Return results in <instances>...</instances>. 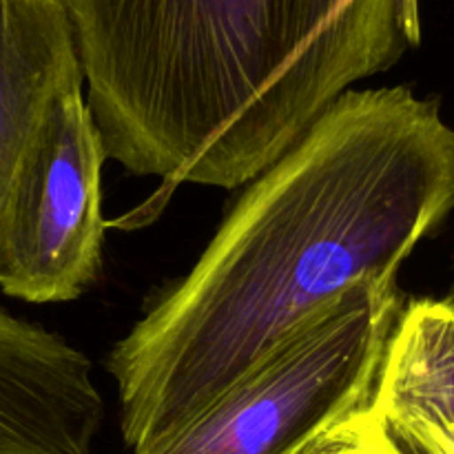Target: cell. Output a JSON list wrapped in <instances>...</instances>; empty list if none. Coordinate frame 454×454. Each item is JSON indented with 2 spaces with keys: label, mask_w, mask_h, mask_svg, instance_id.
I'll return each instance as SVG.
<instances>
[{
  "label": "cell",
  "mask_w": 454,
  "mask_h": 454,
  "mask_svg": "<svg viewBox=\"0 0 454 454\" xmlns=\"http://www.w3.org/2000/svg\"><path fill=\"white\" fill-rule=\"evenodd\" d=\"M403 306L397 279L357 284L195 419L133 454H293L371 406Z\"/></svg>",
  "instance_id": "cell-3"
},
{
  "label": "cell",
  "mask_w": 454,
  "mask_h": 454,
  "mask_svg": "<svg viewBox=\"0 0 454 454\" xmlns=\"http://www.w3.org/2000/svg\"><path fill=\"white\" fill-rule=\"evenodd\" d=\"M106 151L82 89L58 98L0 224V291L31 304L82 295L102 270Z\"/></svg>",
  "instance_id": "cell-4"
},
{
  "label": "cell",
  "mask_w": 454,
  "mask_h": 454,
  "mask_svg": "<svg viewBox=\"0 0 454 454\" xmlns=\"http://www.w3.org/2000/svg\"><path fill=\"white\" fill-rule=\"evenodd\" d=\"M84 89L67 0H0V224L58 98Z\"/></svg>",
  "instance_id": "cell-6"
},
{
  "label": "cell",
  "mask_w": 454,
  "mask_h": 454,
  "mask_svg": "<svg viewBox=\"0 0 454 454\" xmlns=\"http://www.w3.org/2000/svg\"><path fill=\"white\" fill-rule=\"evenodd\" d=\"M102 417L89 359L0 309V454H91Z\"/></svg>",
  "instance_id": "cell-5"
},
{
  "label": "cell",
  "mask_w": 454,
  "mask_h": 454,
  "mask_svg": "<svg viewBox=\"0 0 454 454\" xmlns=\"http://www.w3.org/2000/svg\"><path fill=\"white\" fill-rule=\"evenodd\" d=\"M452 208L454 129L437 100L408 87L344 93L114 346L124 443L177 433L346 291L397 279Z\"/></svg>",
  "instance_id": "cell-1"
},
{
  "label": "cell",
  "mask_w": 454,
  "mask_h": 454,
  "mask_svg": "<svg viewBox=\"0 0 454 454\" xmlns=\"http://www.w3.org/2000/svg\"><path fill=\"white\" fill-rule=\"evenodd\" d=\"M371 408L412 454H454V304L403 306Z\"/></svg>",
  "instance_id": "cell-7"
},
{
  "label": "cell",
  "mask_w": 454,
  "mask_h": 454,
  "mask_svg": "<svg viewBox=\"0 0 454 454\" xmlns=\"http://www.w3.org/2000/svg\"><path fill=\"white\" fill-rule=\"evenodd\" d=\"M106 158L235 189L419 44V0H67Z\"/></svg>",
  "instance_id": "cell-2"
},
{
  "label": "cell",
  "mask_w": 454,
  "mask_h": 454,
  "mask_svg": "<svg viewBox=\"0 0 454 454\" xmlns=\"http://www.w3.org/2000/svg\"><path fill=\"white\" fill-rule=\"evenodd\" d=\"M293 454H412L390 434L371 406L350 412Z\"/></svg>",
  "instance_id": "cell-8"
},
{
  "label": "cell",
  "mask_w": 454,
  "mask_h": 454,
  "mask_svg": "<svg viewBox=\"0 0 454 454\" xmlns=\"http://www.w3.org/2000/svg\"><path fill=\"white\" fill-rule=\"evenodd\" d=\"M448 301H452L454 304V275H452V284H450V293H448V297H446Z\"/></svg>",
  "instance_id": "cell-9"
}]
</instances>
